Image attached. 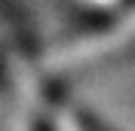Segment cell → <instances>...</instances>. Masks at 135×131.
I'll list each match as a JSON object with an SVG mask.
<instances>
[{"label":"cell","instance_id":"cell-1","mask_svg":"<svg viewBox=\"0 0 135 131\" xmlns=\"http://www.w3.org/2000/svg\"><path fill=\"white\" fill-rule=\"evenodd\" d=\"M92 3H110V0H92Z\"/></svg>","mask_w":135,"mask_h":131}]
</instances>
